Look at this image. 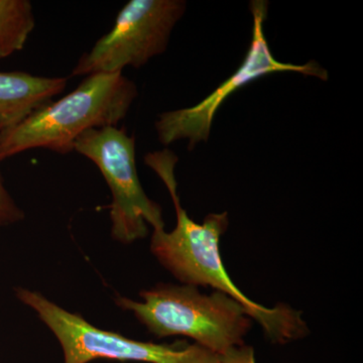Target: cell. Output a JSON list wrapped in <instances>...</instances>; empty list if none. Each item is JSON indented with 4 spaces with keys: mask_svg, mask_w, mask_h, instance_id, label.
<instances>
[{
    "mask_svg": "<svg viewBox=\"0 0 363 363\" xmlns=\"http://www.w3.org/2000/svg\"><path fill=\"white\" fill-rule=\"evenodd\" d=\"M143 301L116 296L117 306L133 313L157 338L184 336L217 355L245 344L252 318L238 301L198 286L162 284L140 292Z\"/></svg>",
    "mask_w": 363,
    "mask_h": 363,
    "instance_id": "3",
    "label": "cell"
},
{
    "mask_svg": "<svg viewBox=\"0 0 363 363\" xmlns=\"http://www.w3.org/2000/svg\"><path fill=\"white\" fill-rule=\"evenodd\" d=\"M74 150L96 164L111 189V233L121 243L143 240L149 227L164 228L162 209L142 187L135 164V138L117 126L95 128L79 136Z\"/></svg>",
    "mask_w": 363,
    "mask_h": 363,
    "instance_id": "5",
    "label": "cell"
},
{
    "mask_svg": "<svg viewBox=\"0 0 363 363\" xmlns=\"http://www.w3.org/2000/svg\"><path fill=\"white\" fill-rule=\"evenodd\" d=\"M68 79L0 72V133L25 121L65 90Z\"/></svg>",
    "mask_w": 363,
    "mask_h": 363,
    "instance_id": "8",
    "label": "cell"
},
{
    "mask_svg": "<svg viewBox=\"0 0 363 363\" xmlns=\"http://www.w3.org/2000/svg\"><path fill=\"white\" fill-rule=\"evenodd\" d=\"M250 6L253 18L252 38L240 68L199 104L162 113L156 121L157 138L162 145H169L178 140H187L189 150H192L198 143L207 142L214 117L227 98L262 76L278 72H293L320 80H328V72L316 61L296 65L283 63L274 58L264 30L269 2L253 0Z\"/></svg>",
    "mask_w": 363,
    "mask_h": 363,
    "instance_id": "6",
    "label": "cell"
},
{
    "mask_svg": "<svg viewBox=\"0 0 363 363\" xmlns=\"http://www.w3.org/2000/svg\"><path fill=\"white\" fill-rule=\"evenodd\" d=\"M138 94L135 83L123 72L86 76L69 94L0 133V162L35 149L69 154L86 131L117 126Z\"/></svg>",
    "mask_w": 363,
    "mask_h": 363,
    "instance_id": "2",
    "label": "cell"
},
{
    "mask_svg": "<svg viewBox=\"0 0 363 363\" xmlns=\"http://www.w3.org/2000/svg\"><path fill=\"white\" fill-rule=\"evenodd\" d=\"M23 217L25 213L9 194L0 174V226L16 223Z\"/></svg>",
    "mask_w": 363,
    "mask_h": 363,
    "instance_id": "10",
    "label": "cell"
},
{
    "mask_svg": "<svg viewBox=\"0 0 363 363\" xmlns=\"http://www.w3.org/2000/svg\"><path fill=\"white\" fill-rule=\"evenodd\" d=\"M219 357L220 363H257L255 350L247 344L231 348Z\"/></svg>",
    "mask_w": 363,
    "mask_h": 363,
    "instance_id": "11",
    "label": "cell"
},
{
    "mask_svg": "<svg viewBox=\"0 0 363 363\" xmlns=\"http://www.w3.org/2000/svg\"><path fill=\"white\" fill-rule=\"evenodd\" d=\"M145 162L164 182L176 210L177 223L171 233L154 229L150 250L160 264L184 285L211 286L226 294L247 310L260 325L264 336L274 344L300 340L310 333L302 312L286 304L269 308L253 302L229 277L220 255L221 236L228 228V215L211 213L202 223L188 216L177 192L175 168L178 157L168 149L147 154Z\"/></svg>",
    "mask_w": 363,
    "mask_h": 363,
    "instance_id": "1",
    "label": "cell"
},
{
    "mask_svg": "<svg viewBox=\"0 0 363 363\" xmlns=\"http://www.w3.org/2000/svg\"><path fill=\"white\" fill-rule=\"evenodd\" d=\"M186 11L182 0H130L108 33L79 59L72 76L140 68L167 50L174 28Z\"/></svg>",
    "mask_w": 363,
    "mask_h": 363,
    "instance_id": "7",
    "label": "cell"
},
{
    "mask_svg": "<svg viewBox=\"0 0 363 363\" xmlns=\"http://www.w3.org/2000/svg\"><path fill=\"white\" fill-rule=\"evenodd\" d=\"M16 294L21 302L38 313L58 339L65 363H88L99 358L145 363H220L219 355L198 344L186 340L172 344L133 340L93 326L40 293L16 288Z\"/></svg>",
    "mask_w": 363,
    "mask_h": 363,
    "instance_id": "4",
    "label": "cell"
},
{
    "mask_svg": "<svg viewBox=\"0 0 363 363\" xmlns=\"http://www.w3.org/2000/svg\"><path fill=\"white\" fill-rule=\"evenodd\" d=\"M35 26L28 0H0V59L21 51Z\"/></svg>",
    "mask_w": 363,
    "mask_h": 363,
    "instance_id": "9",
    "label": "cell"
}]
</instances>
